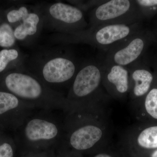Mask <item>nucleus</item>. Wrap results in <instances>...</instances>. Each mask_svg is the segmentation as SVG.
<instances>
[{
	"label": "nucleus",
	"mask_w": 157,
	"mask_h": 157,
	"mask_svg": "<svg viewBox=\"0 0 157 157\" xmlns=\"http://www.w3.org/2000/svg\"><path fill=\"white\" fill-rule=\"evenodd\" d=\"M54 110L36 109L18 129L20 145L25 152L47 151L61 146L64 123Z\"/></svg>",
	"instance_id": "nucleus-1"
},
{
	"label": "nucleus",
	"mask_w": 157,
	"mask_h": 157,
	"mask_svg": "<svg viewBox=\"0 0 157 157\" xmlns=\"http://www.w3.org/2000/svg\"><path fill=\"white\" fill-rule=\"evenodd\" d=\"M4 83L9 92L36 109L68 111L66 96L52 89L25 68L8 74Z\"/></svg>",
	"instance_id": "nucleus-2"
},
{
	"label": "nucleus",
	"mask_w": 157,
	"mask_h": 157,
	"mask_svg": "<svg viewBox=\"0 0 157 157\" xmlns=\"http://www.w3.org/2000/svg\"><path fill=\"white\" fill-rule=\"evenodd\" d=\"M102 63L89 61L80 66L66 97L67 112H86L91 108L102 83Z\"/></svg>",
	"instance_id": "nucleus-3"
},
{
	"label": "nucleus",
	"mask_w": 157,
	"mask_h": 157,
	"mask_svg": "<svg viewBox=\"0 0 157 157\" xmlns=\"http://www.w3.org/2000/svg\"><path fill=\"white\" fill-rule=\"evenodd\" d=\"M138 24L106 25L88 27L73 33H56L52 36V40L61 44H88L107 52L118 42L139 32Z\"/></svg>",
	"instance_id": "nucleus-4"
},
{
	"label": "nucleus",
	"mask_w": 157,
	"mask_h": 157,
	"mask_svg": "<svg viewBox=\"0 0 157 157\" xmlns=\"http://www.w3.org/2000/svg\"><path fill=\"white\" fill-rule=\"evenodd\" d=\"M64 123L62 144L75 152L94 149L105 135L104 129L94 121L91 113L67 112Z\"/></svg>",
	"instance_id": "nucleus-5"
},
{
	"label": "nucleus",
	"mask_w": 157,
	"mask_h": 157,
	"mask_svg": "<svg viewBox=\"0 0 157 157\" xmlns=\"http://www.w3.org/2000/svg\"><path fill=\"white\" fill-rule=\"evenodd\" d=\"M79 67L71 56L59 54L44 59L34 72H30L52 89L63 94L61 90L69 89Z\"/></svg>",
	"instance_id": "nucleus-6"
},
{
	"label": "nucleus",
	"mask_w": 157,
	"mask_h": 157,
	"mask_svg": "<svg viewBox=\"0 0 157 157\" xmlns=\"http://www.w3.org/2000/svg\"><path fill=\"white\" fill-rule=\"evenodd\" d=\"M41 9L44 26L56 33H73L88 28L84 12L74 6L57 2Z\"/></svg>",
	"instance_id": "nucleus-7"
},
{
	"label": "nucleus",
	"mask_w": 157,
	"mask_h": 157,
	"mask_svg": "<svg viewBox=\"0 0 157 157\" xmlns=\"http://www.w3.org/2000/svg\"><path fill=\"white\" fill-rule=\"evenodd\" d=\"M141 14L134 0L106 1L94 8L89 15V27L138 23Z\"/></svg>",
	"instance_id": "nucleus-8"
},
{
	"label": "nucleus",
	"mask_w": 157,
	"mask_h": 157,
	"mask_svg": "<svg viewBox=\"0 0 157 157\" xmlns=\"http://www.w3.org/2000/svg\"><path fill=\"white\" fill-rule=\"evenodd\" d=\"M140 31L118 42L106 52L103 63L128 67L137 61L145 47Z\"/></svg>",
	"instance_id": "nucleus-9"
},
{
	"label": "nucleus",
	"mask_w": 157,
	"mask_h": 157,
	"mask_svg": "<svg viewBox=\"0 0 157 157\" xmlns=\"http://www.w3.org/2000/svg\"><path fill=\"white\" fill-rule=\"evenodd\" d=\"M102 83L111 95L122 97L130 90V74L126 67L102 63Z\"/></svg>",
	"instance_id": "nucleus-10"
},
{
	"label": "nucleus",
	"mask_w": 157,
	"mask_h": 157,
	"mask_svg": "<svg viewBox=\"0 0 157 157\" xmlns=\"http://www.w3.org/2000/svg\"><path fill=\"white\" fill-rule=\"evenodd\" d=\"M43 26L41 8H35L28 17L14 29V37L23 44H29L36 39Z\"/></svg>",
	"instance_id": "nucleus-11"
},
{
	"label": "nucleus",
	"mask_w": 157,
	"mask_h": 157,
	"mask_svg": "<svg viewBox=\"0 0 157 157\" xmlns=\"http://www.w3.org/2000/svg\"><path fill=\"white\" fill-rule=\"evenodd\" d=\"M36 109L33 106L22 101L12 93L0 91V116L10 115L11 113L24 122L26 118Z\"/></svg>",
	"instance_id": "nucleus-12"
},
{
	"label": "nucleus",
	"mask_w": 157,
	"mask_h": 157,
	"mask_svg": "<svg viewBox=\"0 0 157 157\" xmlns=\"http://www.w3.org/2000/svg\"><path fill=\"white\" fill-rule=\"evenodd\" d=\"M130 74V90L133 99L140 98L148 93L153 80L150 71L139 67L137 63L126 67Z\"/></svg>",
	"instance_id": "nucleus-13"
},
{
	"label": "nucleus",
	"mask_w": 157,
	"mask_h": 157,
	"mask_svg": "<svg viewBox=\"0 0 157 157\" xmlns=\"http://www.w3.org/2000/svg\"><path fill=\"white\" fill-rule=\"evenodd\" d=\"M135 143L137 147L142 149H157V126L142 130L137 135Z\"/></svg>",
	"instance_id": "nucleus-14"
},
{
	"label": "nucleus",
	"mask_w": 157,
	"mask_h": 157,
	"mask_svg": "<svg viewBox=\"0 0 157 157\" xmlns=\"http://www.w3.org/2000/svg\"><path fill=\"white\" fill-rule=\"evenodd\" d=\"M25 57L15 48L4 49L0 51V73L4 71L10 63L13 61L25 62Z\"/></svg>",
	"instance_id": "nucleus-15"
},
{
	"label": "nucleus",
	"mask_w": 157,
	"mask_h": 157,
	"mask_svg": "<svg viewBox=\"0 0 157 157\" xmlns=\"http://www.w3.org/2000/svg\"><path fill=\"white\" fill-rule=\"evenodd\" d=\"M35 7L28 5L21 6L17 9H14L7 13L6 17L10 23H18V25L28 17Z\"/></svg>",
	"instance_id": "nucleus-16"
},
{
	"label": "nucleus",
	"mask_w": 157,
	"mask_h": 157,
	"mask_svg": "<svg viewBox=\"0 0 157 157\" xmlns=\"http://www.w3.org/2000/svg\"><path fill=\"white\" fill-rule=\"evenodd\" d=\"M16 39L14 36V30L8 23L0 24V46L9 48L14 46Z\"/></svg>",
	"instance_id": "nucleus-17"
},
{
	"label": "nucleus",
	"mask_w": 157,
	"mask_h": 157,
	"mask_svg": "<svg viewBox=\"0 0 157 157\" xmlns=\"http://www.w3.org/2000/svg\"><path fill=\"white\" fill-rule=\"evenodd\" d=\"M144 105L147 113L157 120V88L152 89L147 94Z\"/></svg>",
	"instance_id": "nucleus-18"
},
{
	"label": "nucleus",
	"mask_w": 157,
	"mask_h": 157,
	"mask_svg": "<svg viewBox=\"0 0 157 157\" xmlns=\"http://www.w3.org/2000/svg\"><path fill=\"white\" fill-rule=\"evenodd\" d=\"M0 157H14V148L10 142L4 141L0 144Z\"/></svg>",
	"instance_id": "nucleus-19"
},
{
	"label": "nucleus",
	"mask_w": 157,
	"mask_h": 157,
	"mask_svg": "<svg viewBox=\"0 0 157 157\" xmlns=\"http://www.w3.org/2000/svg\"><path fill=\"white\" fill-rule=\"evenodd\" d=\"M121 155L109 151H102L96 153L92 157H121Z\"/></svg>",
	"instance_id": "nucleus-20"
},
{
	"label": "nucleus",
	"mask_w": 157,
	"mask_h": 157,
	"mask_svg": "<svg viewBox=\"0 0 157 157\" xmlns=\"http://www.w3.org/2000/svg\"><path fill=\"white\" fill-rule=\"evenodd\" d=\"M28 153V157H35V151L26 152Z\"/></svg>",
	"instance_id": "nucleus-21"
},
{
	"label": "nucleus",
	"mask_w": 157,
	"mask_h": 157,
	"mask_svg": "<svg viewBox=\"0 0 157 157\" xmlns=\"http://www.w3.org/2000/svg\"><path fill=\"white\" fill-rule=\"evenodd\" d=\"M151 157H157V149L155 150L151 155Z\"/></svg>",
	"instance_id": "nucleus-22"
},
{
	"label": "nucleus",
	"mask_w": 157,
	"mask_h": 157,
	"mask_svg": "<svg viewBox=\"0 0 157 157\" xmlns=\"http://www.w3.org/2000/svg\"><path fill=\"white\" fill-rule=\"evenodd\" d=\"M68 150H69V149H68ZM69 157H70V151H69Z\"/></svg>",
	"instance_id": "nucleus-23"
}]
</instances>
